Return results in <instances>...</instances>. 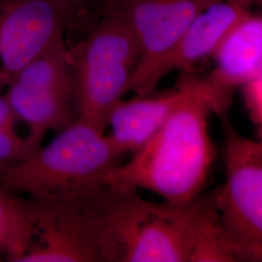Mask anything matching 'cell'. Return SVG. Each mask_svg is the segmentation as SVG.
<instances>
[{
	"label": "cell",
	"mask_w": 262,
	"mask_h": 262,
	"mask_svg": "<svg viewBox=\"0 0 262 262\" xmlns=\"http://www.w3.org/2000/svg\"><path fill=\"white\" fill-rule=\"evenodd\" d=\"M213 102L206 77H195L187 97L159 130L125 164L104 179L117 190H149L170 203L188 202L202 193L216 150L209 133Z\"/></svg>",
	"instance_id": "cell-1"
},
{
	"label": "cell",
	"mask_w": 262,
	"mask_h": 262,
	"mask_svg": "<svg viewBox=\"0 0 262 262\" xmlns=\"http://www.w3.org/2000/svg\"><path fill=\"white\" fill-rule=\"evenodd\" d=\"M104 262H189L211 192L185 203L151 202L108 187Z\"/></svg>",
	"instance_id": "cell-2"
},
{
	"label": "cell",
	"mask_w": 262,
	"mask_h": 262,
	"mask_svg": "<svg viewBox=\"0 0 262 262\" xmlns=\"http://www.w3.org/2000/svg\"><path fill=\"white\" fill-rule=\"evenodd\" d=\"M124 154L109 135L82 119L61 129L47 146L24 159L0 163V189L18 196L66 199L104 187Z\"/></svg>",
	"instance_id": "cell-3"
},
{
	"label": "cell",
	"mask_w": 262,
	"mask_h": 262,
	"mask_svg": "<svg viewBox=\"0 0 262 262\" xmlns=\"http://www.w3.org/2000/svg\"><path fill=\"white\" fill-rule=\"evenodd\" d=\"M98 16L88 36L70 53L80 119L105 132L114 105L131 92L140 48L121 10H105Z\"/></svg>",
	"instance_id": "cell-4"
},
{
	"label": "cell",
	"mask_w": 262,
	"mask_h": 262,
	"mask_svg": "<svg viewBox=\"0 0 262 262\" xmlns=\"http://www.w3.org/2000/svg\"><path fill=\"white\" fill-rule=\"evenodd\" d=\"M7 88L13 112L29 128L26 157L42 146L48 131L61 130L80 119L74 63L64 37L28 62Z\"/></svg>",
	"instance_id": "cell-5"
},
{
	"label": "cell",
	"mask_w": 262,
	"mask_h": 262,
	"mask_svg": "<svg viewBox=\"0 0 262 262\" xmlns=\"http://www.w3.org/2000/svg\"><path fill=\"white\" fill-rule=\"evenodd\" d=\"M108 187L66 199L25 198L33 238L19 262H104Z\"/></svg>",
	"instance_id": "cell-6"
},
{
	"label": "cell",
	"mask_w": 262,
	"mask_h": 262,
	"mask_svg": "<svg viewBox=\"0 0 262 262\" xmlns=\"http://www.w3.org/2000/svg\"><path fill=\"white\" fill-rule=\"evenodd\" d=\"M225 183L212 191L221 225L243 261L262 258V143L241 135L221 118Z\"/></svg>",
	"instance_id": "cell-7"
},
{
	"label": "cell",
	"mask_w": 262,
	"mask_h": 262,
	"mask_svg": "<svg viewBox=\"0 0 262 262\" xmlns=\"http://www.w3.org/2000/svg\"><path fill=\"white\" fill-rule=\"evenodd\" d=\"M215 1L120 0L110 8L122 11L140 48V59L131 92L137 95L151 94L159 83V69L163 62L177 47L197 15Z\"/></svg>",
	"instance_id": "cell-8"
},
{
	"label": "cell",
	"mask_w": 262,
	"mask_h": 262,
	"mask_svg": "<svg viewBox=\"0 0 262 262\" xmlns=\"http://www.w3.org/2000/svg\"><path fill=\"white\" fill-rule=\"evenodd\" d=\"M75 16L60 0H0V84L63 37Z\"/></svg>",
	"instance_id": "cell-9"
},
{
	"label": "cell",
	"mask_w": 262,
	"mask_h": 262,
	"mask_svg": "<svg viewBox=\"0 0 262 262\" xmlns=\"http://www.w3.org/2000/svg\"><path fill=\"white\" fill-rule=\"evenodd\" d=\"M211 56L215 60V68L206 78L213 113L221 119L227 116L235 91L262 74L261 14L253 11L236 24Z\"/></svg>",
	"instance_id": "cell-10"
},
{
	"label": "cell",
	"mask_w": 262,
	"mask_h": 262,
	"mask_svg": "<svg viewBox=\"0 0 262 262\" xmlns=\"http://www.w3.org/2000/svg\"><path fill=\"white\" fill-rule=\"evenodd\" d=\"M195 77L191 72H183L177 84L162 94L137 95L115 104L107 121L114 144L124 155L140 150L187 97Z\"/></svg>",
	"instance_id": "cell-11"
},
{
	"label": "cell",
	"mask_w": 262,
	"mask_h": 262,
	"mask_svg": "<svg viewBox=\"0 0 262 262\" xmlns=\"http://www.w3.org/2000/svg\"><path fill=\"white\" fill-rule=\"evenodd\" d=\"M257 0H216L202 10L159 72V82L175 70L190 72L213 52L225 34L253 12Z\"/></svg>",
	"instance_id": "cell-12"
},
{
	"label": "cell",
	"mask_w": 262,
	"mask_h": 262,
	"mask_svg": "<svg viewBox=\"0 0 262 262\" xmlns=\"http://www.w3.org/2000/svg\"><path fill=\"white\" fill-rule=\"evenodd\" d=\"M33 238V225L25 198L0 189V253L19 262Z\"/></svg>",
	"instance_id": "cell-13"
},
{
	"label": "cell",
	"mask_w": 262,
	"mask_h": 262,
	"mask_svg": "<svg viewBox=\"0 0 262 262\" xmlns=\"http://www.w3.org/2000/svg\"><path fill=\"white\" fill-rule=\"evenodd\" d=\"M243 261L225 233L215 210L213 194L199 225L189 262Z\"/></svg>",
	"instance_id": "cell-14"
},
{
	"label": "cell",
	"mask_w": 262,
	"mask_h": 262,
	"mask_svg": "<svg viewBox=\"0 0 262 262\" xmlns=\"http://www.w3.org/2000/svg\"><path fill=\"white\" fill-rule=\"evenodd\" d=\"M244 102L250 120L256 127L259 136L262 129V74L255 76L240 86Z\"/></svg>",
	"instance_id": "cell-15"
},
{
	"label": "cell",
	"mask_w": 262,
	"mask_h": 262,
	"mask_svg": "<svg viewBox=\"0 0 262 262\" xmlns=\"http://www.w3.org/2000/svg\"><path fill=\"white\" fill-rule=\"evenodd\" d=\"M26 157L25 138L20 137L15 127L0 128V163H8Z\"/></svg>",
	"instance_id": "cell-16"
},
{
	"label": "cell",
	"mask_w": 262,
	"mask_h": 262,
	"mask_svg": "<svg viewBox=\"0 0 262 262\" xmlns=\"http://www.w3.org/2000/svg\"><path fill=\"white\" fill-rule=\"evenodd\" d=\"M71 10L73 15L77 17L81 14L88 13L89 11H98L102 7L106 0H60Z\"/></svg>",
	"instance_id": "cell-17"
},
{
	"label": "cell",
	"mask_w": 262,
	"mask_h": 262,
	"mask_svg": "<svg viewBox=\"0 0 262 262\" xmlns=\"http://www.w3.org/2000/svg\"><path fill=\"white\" fill-rule=\"evenodd\" d=\"M119 1H120V0H106V1H105V3L102 5V7H101L100 10L98 11V13H97V14L101 13L102 11H105V10L112 8V7H114V6H115Z\"/></svg>",
	"instance_id": "cell-18"
}]
</instances>
